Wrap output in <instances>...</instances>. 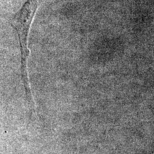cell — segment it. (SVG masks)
Instances as JSON below:
<instances>
[{
  "instance_id": "cell-1",
  "label": "cell",
  "mask_w": 154,
  "mask_h": 154,
  "mask_svg": "<svg viewBox=\"0 0 154 154\" xmlns=\"http://www.w3.org/2000/svg\"><path fill=\"white\" fill-rule=\"evenodd\" d=\"M39 5V0H26L22 9L15 14L11 21L12 27L16 30L18 35L21 54H22V79L26 88V94L32 105H34L27 72V60L30 51L28 47V38L31 25L33 22L34 15Z\"/></svg>"
}]
</instances>
